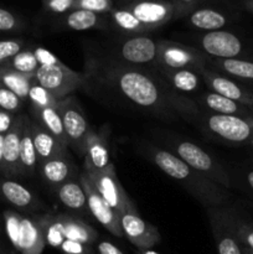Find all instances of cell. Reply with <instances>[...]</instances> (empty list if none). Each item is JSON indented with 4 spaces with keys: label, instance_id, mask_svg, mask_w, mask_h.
I'll return each instance as SVG.
<instances>
[{
    "label": "cell",
    "instance_id": "obj_11",
    "mask_svg": "<svg viewBox=\"0 0 253 254\" xmlns=\"http://www.w3.org/2000/svg\"><path fill=\"white\" fill-rule=\"evenodd\" d=\"M78 178L82 186H83L84 192H86L87 208L92 213L94 220L116 237H124L119 213L103 200V197L99 195L97 189L94 188L91 179L87 176V174L83 170L79 173Z\"/></svg>",
    "mask_w": 253,
    "mask_h": 254
},
{
    "label": "cell",
    "instance_id": "obj_32",
    "mask_svg": "<svg viewBox=\"0 0 253 254\" xmlns=\"http://www.w3.org/2000/svg\"><path fill=\"white\" fill-rule=\"evenodd\" d=\"M213 64L228 76L245 81H253V62L240 59H226L217 60Z\"/></svg>",
    "mask_w": 253,
    "mask_h": 254
},
{
    "label": "cell",
    "instance_id": "obj_29",
    "mask_svg": "<svg viewBox=\"0 0 253 254\" xmlns=\"http://www.w3.org/2000/svg\"><path fill=\"white\" fill-rule=\"evenodd\" d=\"M36 217L42 230L45 243L54 248L61 247L66 238L60 213H36Z\"/></svg>",
    "mask_w": 253,
    "mask_h": 254
},
{
    "label": "cell",
    "instance_id": "obj_45",
    "mask_svg": "<svg viewBox=\"0 0 253 254\" xmlns=\"http://www.w3.org/2000/svg\"><path fill=\"white\" fill-rule=\"evenodd\" d=\"M135 254H160L153 250H136Z\"/></svg>",
    "mask_w": 253,
    "mask_h": 254
},
{
    "label": "cell",
    "instance_id": "obj_42",
    "mask_svg": "<svg viewBox=\"0 0 253 254\" xmlns=\"http://www.w3.org/2000/svg\"><path fill=\"white\" fill-rule=\"evenodd\" d=\"M16 116L17 114H12L4 109H0V134H5L11 128Z\"/></svg>",
    "mask_w": 253,
    "mask_h": 254
},
{
    "label": "cell",
    "instance_id": "obj_43",
    "mask_svg": "<svg viewBox=\"0 0 253 254\" xmlns=\"http://www.w3.org/2000/svg\"><path fill=\"white\" fill-rule=\"evenodd\" d=\"M97 251H98V254H124L116 245L108 242V241L99 242L97 245Z\"/></svg>",
    "mask_w": 253,
    "mask_h": 254
},
{
    "label": "cell",
    "instance_id": "obj_27",
    "mask_svg": "<svg viewBox=\"0 0 253 254\" xmlns=\"http://www.w3.org/2000/svg\"><path fill=\"white\" fill-rule=\"evenodd\" d=\"M34 78L35 76L32 74L21 73L4 64L0 66V82L24 102L29 99V92Z\"/></svg>",
    "mask_w": 253,
    "mask_h": 254
},
{
    "label": "cell",
    "instance_id": "obj_20",
    "mask_svg": "<svg viewBox=\"0 0 253 254\" xmlns=\"http://www.w3.org/2000/svg\"><path fill=\"white\" fill-rule=\"evenodd\" d=\"M31 135L39 165L67 150L66 145L60 143L45 127H42L35 119H31Z\"/></svg>",
    "mask_w": 253,
    "mask_h": 254
},
{
    "label": "cell",
    "instance_id": "obj_4",
    "mask_svg": "<svg viewBox=\"0 0 253 254\" xmlns=\"http://www.w3.org/2000/svg\"><path fill=\"white\" fill-rule=\"evenodd\" d=\"M171 153L175 154L179 159L188 164L190 168L202 174L213 183L226 189L231 188V179L223 166L210 155L207 151L203 150L201 146L192 141L184 140V139L173 138L170 140Z\"/></svg>",
    "mask_w": 253,
    "mask_h": 254
},
{
    "label": "cell",
    "instance_id": "obj_34",
    "mask_svg": "<svg viewBox=\"0 0 253 254\" xmlns=\"http://www.w3.org/2000/svg\"><path fill=\"white\" fill-rule=\"evenodd\" d=\"M4 66L10 67V68L15 69L17 72H21L25 74H32L35 76V72L40 67L39 62H37L36 56H35L32 50L24 49L20 51L16 56L12 57L9 62L4 64Z\"/></svg>",
    "mask_w": 253,
    "mask_h": 254
},
{
    "label": "cell",
    "instance_id": "obj_22",
    "mask_svg": "<svg viewBox=\"0 0 253 254\" xmlns=\"http://www.w3.org/2000/svg\"><path fill=\"white\" fill-rule=\"evenodd\" d=\"M163 81L166 82L173 91L178 93H192L200 89L203 82L200 71L192 68L171 69V71H160Z\"/></svg>",
    "mask_w": 253,
    "mask_h": 254
},
{
    "label": "cell",
    "instance_id": "obj_48",
    "mask_svg": "<svg viewBox=\"0 0 253 254\" xmlns=\"http://www.w3.org/2000/svg\"><path fill=\"white\" fill-rule=\"evenodd\" d=\"M246 6H247L251 11H253V0H247V1H246Z\"/></svg>",
    "mask_w": 253,
    "mask_h": 254
},
{
    "label": "cell",
    "instance_id": "obj_13",
    "mask_svg": "<svg viewBox=\"0 0 253 254\" xmlns=\"http://www.w3.org/2000/svg\"><path fill=\"white\" fill-rule=\"evenodd\" d=\"M124 237L135 246L136 250H151L161 240L158 228L143 220L139 212H124L121 215Z\"/></svg>",
    "mask_w": 253,
    "mask_h": 254
},
{
    "label": "cell",
    "instance_id": "obj_18",
    "mask_svg": "<svg viewBox=\"0 0 253 254\" xmlns=\"http://www.w3.org/2000/svg\"><path fill=\"white\" fill-rule=\"evenodd\" d=\"M40 174L42 180L54 189L78 176H76V166L67 150L40 164Z\"/></svg>",
    "mask_w": 253,
    "mask_h": 254
},
{
    "label": "cell",
    "instance_id": "obj_9",
    "mask_svg": "<svg viewBox=\"0 0 253 254\" xmlns=\"http://www.w3.org/2000/svg\"><path fill=\"white\" fill-rule=\"evenodd\" d=\"M35 79L57 99L68 97L87 82L84 73L73 71L63 64L47 67L40 66L35 72Z\"/></svg>",
    "mask_w": 253,
    "mask_h": 254
},
{
    "label": "cell",
    "instance_id": "obj_44",
    "mask_svg": "<svg viewBox=\"0 0 253 254\" xmlns=\"http://www.w3.org/2000/svg\"><path fill=\"white\" fill-rule=\"evenodd\" d=\"M2 154H4V134H0V165L2 161Z\"/></svg>",
    "mask_w": 253,
    "mask_h": 254
},
{
    "label": "cell",
    "instance_id": "obj_10",
    "mask_svg": "<svg viewBox=\"0 0 253 254\" xmlns=\"http://www.w3.org/2000/svg\"><path fill=\"white\" fill-rule=\"evenodd\" d=\"M218 254H243L236 235V217L221 207L206 208Z\"/></svg>",
    "mask_w": 253,
    "mask_h": 254
},
{
    "label": "cell",
    "instance_id": "obj_21",
    "mask_svg": "<svg viewBox=\"0 0 253 254\" xmlns=\"http://www.w3.org/2000/svg\"><path fill=\"white\" fill-rule=\"evenodd\" d=\"M130 11L144 26L153 30L171 19L178 12V7L165 2H140L130 9Z\"/></svg>",
    "mask_w": 253,
    "mask_h": 254
},
{
    "label": "cell",
    "instance_id": "obj_38",
    "mask_svg": "<svg viewBox=\"0 0 253 254\" xmlns=\"http://www.w3.org/2000/svg\"><path fill=\"white\" fill-rule=\"evenodd\" d=\"M236 228V235H237L238 241H240L241 246L251 252H253V225L252 223L245 222L236 218L235 222Z\"/></svg>",
    "mask_w": 253,
    "mask_h": 254
},
{
    "label": "cell",
    "instance_id": "obj_31",
    "mask_svg": "<svg viewBox=\"0 0 253 254\" xmlns=\"http://www.w3.org/2000/svg\"><path fill=\"white\" fill-rule=\"evenodd\" d=\"M63 25L69 30L84 31V30L101 27L102 17L99 16L98 12L86 9H77L63 17Z\"/></svg>",
    "mask_w": 253,
    "mask_h": 254
},
{
    "label": "cell",
    "instance_id": "obj_8",
    "mask_svg": "<svg viewBox=\"0 0 253 254\" xmlns=\"http://www.w3.org/2000/svg\"><path fill=\"white\" fill-rule=\"evenodd\" d=\"M207 57L200 50L186 46L179 42L159 40V55L156 64L159 71H171V69L205 68L207 64Z\"/></svg>",
    "mask_w": 253,
    "mask_h": 254
},
{
    "label": "cell",
    "instance_id": "obj_12",
    "mask_svg": "<svg viewBox=\"0 0 253 254\" xmlns=\"http://www.w3.org/2000/svg\"><path fill=\"white\" fill-rule=\"evenodd\" d=\"M159 41L144 35H135L124 40L117 50V57L122 64L140 67L144 64H155L158 61Z\"/></svg>",
    "mask_w": 253,
    "mask_h": 254
},
{
    "label": "cell",
    "instance_id": "obj_6",
    "mask_svg": "<svg viewBox=\"0 0 253 254\" xmlns=\"http://www.w3.org/2000/svg\"><path fill=\"white\" fill-rule=\"evenodd\" d=\"M82 170L91 179L94 188L103 197V200L111 207H113L119 213V216L124 212H138V208L129 198L128 193L124 191L123 186L117 176L113 164L101 171L84 170V169Z\"/></svg>",
    "mask_w": 253,
    "mask_h": 254
},
{
    "label": "cell",
    "instance_id": "obj_41",
    "mask_svg": "<svg viewBox=\"0 0 253 254\" xmlns=\"http://www.w3.org/2000/svg\"><path fill=\"white\" fill-rule=\"evenodd\" d=\"M34 54L36 56L37 62H39L40 66H56V64H61L62 62L60 61L59 57L56 55L52 54L51 51H49L47 49L42 46H36L34 50Z\"/></svg>",
    "mask_w": 253,
    "mask_h": 254
},
{
    "label": "cell",
    "instance_id": "obj_33",
    "mask_svg": "<svg viewBox=\"0 0 253 254\" xmlns=\"http://www.w3.org/2000/svg\"><path fill=\"white\" fill-rule=\"evenodd\" d=\"M27 101L31 104V111L44 109L47 108V107H55L59 103V99L51 92L44 88L35 78L32 81L31 88H30L29 92V99Z\"/></svg>",
    "mask_w": 253,
    "mask_h": 254
},
{
    "label": "cell",
    "instance_id": "obj_35",
    "mask_svg": "<svg viewBox=\"0 0 253 254\" xmlns=\"http://www.w3.org/2000/svg\"><path fill=\"white\" fill-rule=\"evenodd\" d=\"M113 20L117 26L126 32L141 34V32L149 31L148 27L144 26L130 10H116L113 11Z\"/></svg>",
    "mask_w": 253,
    "mask_h": 254
},
{
    "label": "cell",
    "instance_id": "obj_40",
    "mask_svg": "<svg viewBox=\"0 0 253 254\" xmlns=\"http://www.w3.org/2000/svg\"><path fill=\"white\" fill-rule=\"evenodd\" d=\"M59 250L63 254H96L92 246L71 240H64Z\"/></svg>",
    "mask_w": 253,
    "mask_h": 254
},
{
    "label": "cell",
    "instance_id": "obj_37",
    "mask_svg": "<svg viewBox=\"0 0 253 254\" xmlns=\"http://www.w3.org/2000/svg\"><path fill=\"white\" fill-rule=\"evenodd\" d=\"M25 47V41L21 39L0 40V66L9 62Z\"/></svg>",
    "mask_w": 253,
    "mask_h": 254
},
{
    "label": "cell",
    "instance_id": "obj_50",
    "mask_svg": "<svg viewBox=\"0 0 253 254\" xmlns=\"http://www.w3.org/2000/svg\"><path fill=\"white\" fill-rule=\"evenodd\" d=\"M0 254H10V253H6L4 250H0Z\"/></svg>",
    "mask_w": 253,
    "mask_h": 254
},
{
    "label": "cell",
    "instance_id": "obj_36",
    "mask_svg": "<svg viewBox=\"0 0 253 254\" xmlns=\"http://www.w3.org/2000/svg\"><path fill=\"white\" fill-rule=\"evenodd\" d=\"M22 106H24V101H21L14 92L10 91L0 82V109L17 114L21 112Z\"/></svg>",
    "mask_w": 253,
    "mask_h": 254
},
{
    "label": "cell",
    "instance_id": "obj_19",
    "mask_svg": "<svg viewBox=\"0 0 253 254\" xmlns=\"http://www.w3.org/2000/svg\"><path fill=\"white\" fill-rule=\"evenodd\" d=\"M83 160L84 170L101 171L112 165L108 135L104 130L97 131L92 129L87 139Z\"/></svg>",
    "mask_w": 253,
    "mask_h": 254
},
{
    "label": "cell",
    "instance_id": "obj_23",
    "mask_svg": "<svg viewBox=\"0 0 253 254\" xmlns=\"http://www.w3.org/2000/svg\"><path fill=\"white\" fill-rule=\"evenodd\" d=\"M198 103L202 107H205V109H207L210 113L240 116L251 118V117H248L251 114L250 108L232 101V99L226 98V97L221 96V94L215 93L212 91L205 92V93L201 94V97L198 98Z\"/></svg>",
    "mask_w": 253,
    "mask_h": 254
},
{
    "label": "cell",
    "instance_id": "obj_28",
    "mask_svg": "<svg viewBox=\"0 0 253 254\" xmlns=\"http://www.w3.org/2000/svg\"><path fill=\"white\" fill-rule=\"evenodd\" d=\"M32 114H34L35 121H37L42 127H45L60 143L68 148V141H67L66 133H64L63 123H62L61 114H60L57 106L32 111Z\"/></svg>",
    "mask_w": 253,
    "mask_h": 254
},
{
    "label": "cell",
    "instance_id": "obj_15",
    "mask_svg": "<svg viewBox=\"0 0 253 254\" xmlns=\"http://www.w3.org/2000/svg\"><path fill=\"white\" fill-rule=\"evenodd\" d=\"M198 44L203 54L217 60L236 59L243 50L242 42L235 34L222 30L206 32L200 36Z\"/></svg>",
    "mask_w": 253,
    "mask_h": 254
},
{
    "label": "cell",
    "instance_id": "obj_16",
    "mask_svg": "<svg viewBox=\"0 0 253 254\" xmlns=\"http://www.w3.org/2000/svg\"><path fill=\"white\" fill-rule=\"evenodd\" d=\"M0 197L12 207L27 213H37L45 210L44 202L39 196L12 179H0Z\"/></svg>",
    "mask_w": 253,
    "mask_h": 254
},
{
    "label": "cell",
    "instance_id": "obj_47",
    "mask_svg": "<svg viewBox=\"0 0 253 254\" xmlns=\"http://www.w3.org/2000/svg\"><path fill=\"white\" fill-rule=\"evenodd\" d=\"M178 1L180 2V4H183L184 6H188V5H191L192 2H195L196 0H178Z\"/></svg>",
    "mask_w": 253,
    "mask_h": 254
},
{
    "label": "cell",
    "instance_id": "obj_14",
    "mask_svg": "<svg viewBox=\"0 0 253 254\" xmlns=\"http://www.w3.org/2000/svg\"><path fill=\"white\" fill-rule=\"evenodd\" d=\"M27 116L17 114L11 128L4 134V154L0 165V174L11 179L21 176L20 174V143Z\"/></svg>",
    "mask_w": 253,
    "mask_h": 254
},
{
    "label": "cell",
    "instance_id": "obj_39",
    "mask_svg": "<svg viewBox=\"0 0 253 254\" xmlns=\"http://www.w3.org/2000/svg\"><path fill=\"white\" fill-rule=\"evenodd\" d=\"M22 27L24 24L16 15L0 7V31H19Z\"/></svg>",
    "mask_w": 253,
    "mask_h": 254
},
{
    "label": "cell",
    "instance_id": "obj_17",
    "mask_svg": "<svg viewBox=\"0 0 253 254\" xmlns=\"http://www.w3.org/2000/svg\"><path fill=\"white\" fill-rule=\"evenodd\" d=\"M200 73L202 76L203 82L207 84L211 91L228 99H232L247 108L253 109V93H251L250 91L242 88L240 84L227 78L226 76H222L212 69H208L207 67L200 69Z\"/></svg>",
    "mask_w": 253,
    "mask_h": 254
},
{
    "label": "cell",
    "instance_id": "obj_5",
    "mask_svg": "<svg viewBox=\"0 0 253 254\" xmlns=\"http://www.w3.org/2000/svg\"><path fill=\"white\" fill-rule=\"evenodd\" d=\"M57 108L61 114L68 146L73 149L81 158H84L87 139L92 128L82 111V107L79 106L76 97L68 96L59 99Z\"/></svg>",
    "mask_w": 253,
    "mask_h": 254
},
{
    "label": "cell",
    "instance_id": "obj_24",
    "mask_svg": "<svg viewBox=\"0 0 253 254\" xmlns=\"http://www.w3.org/2000/svg\"><path fill=\"white\" fill-rule=\"evenodd\" d=\"M79 175V174H78ZM56 196L60 202L68 210L77 213H84L87 208L86 192L83 190L79 178L72 179L56 189Z\"/></svg>",
    "mask_w": 253,
    "mask_h": 254
},
{
    "label": "cell",
    "instance_id": "obj_25",
    "mask_svg": "<svg viewBox=\"0 0 253 254\" xmlns=\"http://www.w3.org/2000/svg\"><path fill=\"white\" fill-rule=\"evenodd\" d=\"M62 227H63L64 238L77 242L86 243L92 246L98 240V233L92 226L87 225L84 221L76 216L68 215V213H60Z\"/></svg>",
    "mask_w": 253,
    "mask_h": 254
},
{
    "label": "cell",
    "instance_id": "obj_49",
    "mask_svg": "<svg viewBox=\"0 0 253 254\" xmlns=\"http://www.w3.org/2000/svg\"><path fill=\"white\" fill-rule=\"evenodd\" d=\"M242 250H243V254H253V252H251V251L247 250V248L242 247Z\"/></svg>",
    "mask_w": 253,
    "mask_h": 254
},
{
    "label": "cell",
    "instance_id": "obj_2",
    "mask_svg": "<svg viewBox=\"0 0 253 254\" xmlns=\"http://www.w3.org/2000/svg\"><path fill=\"white\" fill-rule=\"evenodd\" d=\"M148 156L164 174L178 181L206 208L221 207V205L230 198L228 189L222 188L202 174L193 170L170 150L149 146Z\"/></svg>",
    "mask_w": 253,
    "mask_h": 254
},
{
    "label": "cell",
    "instance_id": "obj_30",
    "mask_svg": "<svg viewBox=\"0 0 253 254\" xmlns=\"http://www.w3.org/2000/svg\"><path fill=\"white\" fill-rule=\"evenodd\" d=\"M189 22L192 27L206 32L217 31L227 24V17L222 12L213 9H197L189 16Z\"/></svg>",
    "mask_w": 253,
    "mask_h": 254
},
{
    "label": "cell",
    "instance_id": "obj_1",
    "mask_svg": "<svg viewBox=\"0 0 253 254\" xmlns=\"http://www.w3.org/2000/svg\"><path fill=\"white\" fill-rule=\"evenodd\" d=\"M86 68L87 78L98 79L134 106L166 118L176 113L188 119L197 118V108L192 101L169 89L163 79L155 78L141 67L129 66L109 57L89 59Z\"/></svg>",
    "mask_w": 253,
    "mask_h": 254
},
{
    "label": "cell",
    "instance_id": "obj_46",
    "mask_svg": "<svg viewBox=\"0 0 253 254\" xmlns=\"http://www.w3.org/2000/svg\"><path fill=\"white\" fill-rule=\"evenodd\" d=\"M247 183L248 185H250V188L253 190V171H250V173L247 174Z\"/></svg>",
    "mask_w": 253,
    "mask_h": 254
},
{
    "label": "cell",
    "instance_id": "obj_26",
    "mask_svg": "<svg viewBox=\"0 0 253 254\" xmlns=\"http://www.w3.org/2000/svg\"><path fill=\"white\" fill-rule=\"evenodd\" d=\"M37 158L31 135V118L27 117L20 143V174L21 176L32 178L36 173Z\"/></svg>",
    "mask_w": 253,
    "mask_h": 254
},
{
    "label": "cell",
    "instance_id": "obj_3",
    "mask_svg": "<svg viewBox=\"0 0 253 254\" xmlns=\"http://www.w3.org/2000/svg\"><path fill=\"white\" fill-rule=\"evenodd\" d=\"M7 237L15 250L21 254H41L45 238L36 215H22L16 211H4Z\"/></svg>",
    "mask_w": 253,
    "mask_h": 254
},
{
    "label": "cell",
    "instance_id": "obj_7",
    "mask_svg": "<svg viewBox=\"0 0 253 254\" xmlns=\"http://www.w3.org/2000/svg\"><path fill=\"white\" fill-rule=\"evenodd\" d=\"M201 126L207 133L230 143H245L253 138V118L207 112L201 118Z\"/></svg>",
    "mask_w": 253,
    "mask_h": 254
}]
</instances>
